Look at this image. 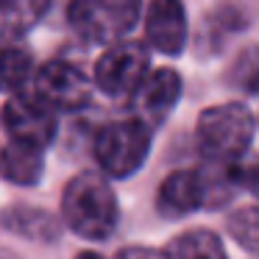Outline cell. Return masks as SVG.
I'll use <instances>...</instances> for the list:
<instances>
[{"label":"cell","instance_id":"cell-14","mask_svg":"<svg viewBox=\"0 0 259 259\" xmlns=\"http://www.w3.org/2000/svg\"><path fill=\"white\" fill-rule=\"evenodd\" d=\"M167 256H226V248L220 237L209 229H190L179 234L167 248Z\"/></svg>","mask_w":259,"mask_h":259},{"label":"cell","instance_id":"cell-16","mask_svg":"<svg viewBox=\"0 0 259 259\" xmlns=\"http://www.w3.org/2000/svg\"><path fill=\"white\" fill-rule=\"evenodd\" d=\"M229 231L245 251L259 253V209L242 206L229 218Z\"/></svg>","mask_w":259,"mask_h":259},{"label":"cell","instance_id":"cell-10","mask_svg":"<svg viewBox=\"0 0 259 259\" xmlns=\"http://www.w3.org/2000/svg\"><path fill=\"white\" fill-rule=\"evenodd\" d=\"M201 206H206V187H203L201 167L170 173L156 192V209L167 218H181Z\"/></svg>","mask_w":259,"mask_h":259},{"label":"cell","instance_id":"cell-3","mask_svg":"<svg viewBox=\"0 0 259 259\" xmlns=\"http://www.w3.org/2000/svg\"><path fill=\"white\" fill-rule=\"evenodd\" d=\"M151 128L153 125H148L137 114L103 125L95 134V142H92L98 167L112 179L134 176L148 159V151H151Z\"/></svg>","mask_w":259,"mask_h":259},{"label":"cell","instance_id":"cell-4","mask_svg":"<svg viewBox=\"0 0 259 259\" xmlns=\"http://www.w3.org/2000/svg\"><path fill=\"white\" fill-rule=\"evenodd\" d=\"M140 0H70L67 20L87 45H112L140 23Z\"/></svg>","mask_w":259,"mask_h":259},{"label":"cell","instance_id":"cell-5","mask_svg":"<svg viewBox=\"0 0 259 259\" xmlns=\"http://www.w3.org/2000/svg\"><path fill=\"white\" fill-rule=\"evenodd\" d=\"M151 73V56L142 42L120 39L103 51L95 64V87L109 98H131Z\"/></svg>","mask_w":259,"mask_h":259},{"label":"cell","instance_id":"cell-7","mask_svg":"<svg viewBox=\"0 0 259 259\" xmlns=\"http://www.w3.org/2000/svg\"><path fill=\"white\" fill-rule=\"evenodd\" d=\"M92 87L95 81H90L75 64L53 59L36 73V92L51 103L56 112H75L84 109L92 98Z\"/></svg>","mask_w":259,"mask_h":259},{"label":"cell","instance_id":"cell-13","mask_svg":"<svg viewBox=\"0 0 259 259\" xmlns=\"http://www.w3.org/2000/svg\"><path fill=\"white\" fill-rule=\"evenodd\" d=\"M51 0H0V39H17L45 17Z\"/></svg>","mask_w":259,"mask_h":259},{"label":"cell","instance_id":"cell-2","mask_svg":"<svg viewBox=\"0 0 259 259\" xmlns=\"http://www.w3.org/2000/svg\"><path fill=\"white\" fill-rule=\"evenodd\" d=\"M253 114L242 103H220L201 112L195 125L198 151L212 162H240L253 140Z\"/></svg>","mask_w":259,"mask_h":259},{"label":"cell","instance_id":"cell-11","mask_svg":"<svg viewBox=\"0 0 259 259\" xmlns=\"http://www.w3.org/2000/svg\"><path fill=\"white\" fill-rule=\"evenodd\" d=\"M42 167H45V148L36 142L25 140H12L0 151V176L12 184L31 187L42 179Z\"/></svg>","mask_w":259,"mask_h":259},{"label":"cell","instance_id":"cell-17","mask_svg":"<svg viewBox=\"0 0 259 259\" xmlns=\"http://www.w3.org/2000/svg\"><path fill=\"white\" fill-rule=\"evenodd\" d=\"M240 173H242V190H251L259 198V162H240Z\"/></svg>","mask_w":259,"mask_h":259},{"label":"cell","instance_id":"cell-6","mask_svg":"<svg viewBox=\"0 0 259 259\" xmlns=\"http://www.w3.org/2000/svg\"><path fill=\"white\" fill-rule=\"evenodd\" d=\"M3 128L12 140H25L48 148L56 137V109L39 92H14L3 106Z\"/></svg>","mask_w":259,"mask_h":259},{"label":"cell","instance_id":"cell-1","mask_svg":"<svg viewBox=\"0 0 259 259\" xmlns=\"http://www.w3.org/2000/svg\"><path fill=\"white\" fill-rule=\"evenodd\" d=\"M62 218L84 240H109L117 229L120 206L103 170H87L67 181L62 192Z\"/></svg>","mask_w":259,"mask_h":259},{"label":"cell","instance_id":"cell-12","mask_svg":"<svg viewBox=\"0 0 259 259\" xmlns=\"http://www.w3.org/2000/svg\"><path fill=\"white\" fill-rule=\"evenodd\" d=\"M31 75H34V56L28 48L12 39H0V92L14 95L25 90Z\"/></svg>","mask_w":259,"mask_h":259},{"label":"cell","instance_id":"cell-9","mask_svg":"<svg viewBox=\"0 0 259 259\" xmlns=\"http://www.w3.org/2000/svg\"><path fill=\"white\" fill-rule=\"evenodd\" d=\"M145 39L164 56H179L187 45V9L181 0H151L145 12Z\"/></svg>","mask_w":259,"mask_h":259},{"label":"cell","instance_id":"cell-8","mask_svg":"<svg viewBox=\"0 0 259 259\" xmlns=\"http://www.w3.org/2000/svg\"><path fill=\"white\" fill-rule=\"evenodd\" d=\"M181 98V75L170 67H159L142 78V84L128 98L131 114L142 117L148 125H159L176 109Z\"/></svg>","mask_w":259,"mask_h":259},{"label":"cell","instance_id":"cell-15","mask_svg":"<svg viewBox=\"0 0 259 259\" xmlns=\"http://www.w3.org/2000/svg\"><path fill=\"white\" fill-rule=\"evenodd\" d=\"M3 223L12 231L23 237H34V240H56V223L48 212L42 209H28V206H14L6 212Z\"/></svg>","mask_w":259,"mask_h":259}]
</instances>
